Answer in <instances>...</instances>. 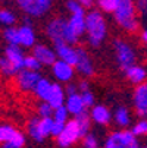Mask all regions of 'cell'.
Segmentation results:
<instances>
[{"label":"cell","instance_id":"1","mask_svg":"<svg viewBox=\"0 0 147 148\" xmlns=\"http://www.w3.org/2000/svg\"><path fill=\"white\" fill-rule=\"evenodd\" d=\"M115 22L128 34H137L140 29V15L135 0H118V6L112 13Z\"/></svg>","mask_w":147,"mask_h":148},{"label":"cell","instance_id":"2","mask_svg":"<svg viewBox=\"0 0 147 148\" xmlns=\"http://www.w3.org/2000/svg\"><path fill=\"white\" fill-rule=\"evenodd\" d=\"M108 37V24L100 10L86 13V38L91 47H99Z\"/></svg>","mask_w":147,"mask_h":148},{"label":"cell","instance_id":"3","mask_svg":"<svg viewBox=\"0 0 147 148\" xmlns=\"http://www.w3.org/2000/svg\"><path fill=\"white\" fill-rule=\"evenodd\" d=\"M113 51H115V59L118 62V66L122 71H127L130 66L137 63V51L131 43L127 40L116 38L113 41Z\"/></svg>","mask_w":147,"mask_h":148},{"label":"cell","instance_id":"4","mask_svg":"<svg viewBox=\"0 0 147 148\" xmlns=\"http://www.w3.org/2000/svg\"><path fill=\"white\" fill-rule=\"evenodd\" d=\"M103 148H138L137 135L127 128L112 132L103 144Z\"/></svg>","mask_w":147,"mask_h":148},{"label":"cell","instance_id":"5","mask_svg":"<svg viewBox=\"0 0 147 148\" xmlns=\"http://www.w3.org/2000/svg\"><path fill=\"white\" fill-rule=\"evenodd\" d=\"M53 117H34L28 122V135L37 141L43 142L47 136L52 135V126H53Z\"/></svg>","mask_w":147,"mask_h":148},{"label":"cell","instance_id":"6","mask_svg":"<svg viewBox=\"0 0 147 148\" xmlns=\"http://www.w3.org/2000/svg\"><path fill=\"white\" fill-rule=\"evenodd\" d=\"M81 138H84V134L79 128L78 120L74 117V119L66 122L63 131H62V134L56 138V141H57V145L60 148H69Z\"/></svg>","mask_w":147,"mask_h":148},{"label":"cell","instance_id":"7","mask_svg":"<svg viewBox=\"0 0 147 148\" xmlns=\"http://www.w3.org/2000/svg\"><path fill=\"white\" fill-rule=\"evenodd\" d=\"M84 34H86V15H71L66 22L65 41L75 46Z\"/></svg>","mask_w":147,"mask_h":148},{"label":"cell","instance_id":"8","mask_svg":"<svg viewBox=\"0 0 147 148\" xmlns=\"http://www.w3.org/2000/svg\"><path fill=\"white\" fill-rule=\"evenodd\" d=\"M19 9L31 18L44 16L53 5V0H16Z\"/></svg>","mask_w":147,"mask_h":148},{"label":"cell","instance_id":"9","mask_svg":"<svg viewBox=\"0 0 147 148\" xmlns=\"http://www.w3.org/2000/svg\"><path fill=\"white\" fill-rule=\"evenodd\" d=\"M66 22L68 19L65 18H53L49 21V24L46 27V34L50 38L53 44H59L65 41V32H66Z\"/></svg>","mask_w":147,"mask_h":148},{"label":"cell","instance_id":"10","mask_svg":"<svg viewBox=\"0 0 147 148\" xmlns=\"http://www.w3.org/2000/svg\"><path fill=\"white\" fill-rule=\"evenodd\" d=\"M41 79V75L38 71H31V69H24L16 73V85L22 91H34L38 81Z\"/></svg>","mask_w":147,"mask_h":148},{"label":"cell","instance_id":"11","mask_svg":"<svg viewBox=\"0 0 147 148\" xmlns=\"http://www.w3.org/2000/svg\"><path fill=\"white\" fill-rule=\"evenodd\" d=\"M133 107L140 117H147V81L135 85L133 92Z\"/></svg>","mask_w":147,"mask_h":148},{"label":"cell","instance_id":"12","mask_svg":"<svg viewBox=\"0 0 147 148\" xmlns=\"http://www.w3.org/2000/svg\"><path fill=\"white\" fill-rule=\"evenodd\" d=\"M52 73H53V76H55V79L57 82L68 84V82H71L74 79L75 66L74 65H69V63L65 62V60L57 59L52 65Z\"/></svg>","mask_w":147,"mask_h":148},{"label":"cell","instance_id":"13","mask_svg":"<svg viewBox=\"0 0 147 148\" xmlns=\"http://www.w3.org/2000/svg\"><path fill=\"white\" fill-rule=\"evenodd\" d=\"M77 50H78V59L75 63V71H78V73H81L82 76H93L94 75V63H93L90 54L82 47H77Z\"/></svg>","mask_w":147,"mask_h":148},{"label":"cell","instance_id":"14","mask_svg":"<svg viewBox=\"0 0 147 148\" xmlns=\"http://www.w3.org/2000/svg\"><path fill=\"white\" fill-rule=\"evenodd\" d=\"M55 50H56L57 59L65 60L69 65L75 66L77 59H78V50H77V47H74V44H69L66 41H63V43L55 44Z\"/></svg>","mask_w":147,"mask_h":148},{"label":"cell","instance_id":"15","mask_svg":"<svg viewBox=\"0 0 147 148\" xmlns=\"http://www.w3.org/2000/svg\"><path fill=\"white\" fill-rule=\"evenodd\" d=\"M32 54L41 62V65H53V63L57 60V54L56 50L50 49L49 46L44 44H37L32 49Z\"/></svg>","mask_w":147,"mask_h":148},{"label":"cell","instance_id":"16","mask_svg":"<svg viewBox=\"0 0 147 148\" xmlns=\"http://www.w3.org/2000/svg\"><path fill=\"white\" fill-rule=\"evenodd\" d=\"M91 120L97 125H103V126H106L110 123L112 120V113L110 110L106 107V106H103V104H94L93 107H91Z\"/></svg>","mask_w":147,"mask_h":148},{"label":"cell","instance_id":"17","mask_svg":"<svg viewBox=\"0 0 147 148\" xmlns=\"http://www.w3.org/2000/svg\"><path fill=\"white\" fill-rule=\"evenodd\" d=\"M66 109L69 110L71 114L74 116H78L81 113L86 112L87 106L84 103L82 97H81V92H75V94H71V95H66Z\"/></svg>","mask_w":147,"mask_h":148},{"label":"cell","instance_id":"18","mask_svg":"<svg viewBox=\"0 0 147 148\" xmlns=\"http://www.w3.org/2000/svg\"><path fill=\"white\" fill-rule=\"evenodd\" d=\"M125 76H127V79L134 84V85H140V84L146 82L147 81V69L141 65H133L130 66L127 71H125Z\"/></svg>","mask_w":147,"mask_h":148},{"label":"cell","instance_id":"19","mask_svg":"<svg viewBox=\"0 0 147 148\" xmlns=\"http://www.w3.org/2000/svg\"><path fill=\"white\" fill-rule=\"evenodd\" d=\"M5 56L10 60V63L18 69L21 71L24 68V60H25V56L22 53V50L19 49L18 44H9L5 50Z\"/></svg>","mask_w":147,"mask_h":148},{"label":"cell","instance_id":"20","mask_svg":"<svg viewBox=\"0 0 147 148\" xmlns=\"http://www.w3.org/2000/svg\"><path fill=\"white\" fill-rule=\"evenodd\" d=\"M19 32V44L24 47H34L35 46V32L34 28L27 22L22 27L18 28Z\"/></svg>","mask_w":147,"mask_h":148},{"label":"cell","instance_id":"21","mask_svg":"<svg viewBox=\"0 0 147 148\" xmlns=\"http://www.w3.org/2000/svg\"><path fill=\"white\" fill-rule=\"evenodd\" d=\"M65 100H66V92H65V90L62 88L57 82H55L53 87H52V92H50L47 101L56 109V107H59V106L65 104Z\"/></svg>","mask_w":147,"mask_h":148},{"label":"cell","instance_id":"22","mask_svg":"<svg viewBox=\"0 0 147 148\" xmlns=\"http://www.w3.org/2000/svg\"><path fill=\"white\" fill-rule=\"evenodd\" d=\"M52 87H53V82H50L47 78H43L41 76V79L38 81L37 87L34 90V94L41 100V101H47L49 100V95L52 92Z\"/></svg>","mask_w":147,"mask_h":148},{"label":"cell","instance_id":"23","mask_svg":"<svg viewBox=\"0 0 147 148\" xmlns=\"http://www.w3.org/2000/svg\"><path fill=\"white\" fill-rule=\"evenodd\" d=\"M113 119H115V123L119 126V128H128L131 125V113L127 107H118L113 113Z\"/></svg>","mask_w":147,"mask_h":148},{"label":"cell","instance_id":"24","mask_svg":"<svg viewBox=\"0 0 147 148\" xmlns=\"http://www.w3.org/2000/svg\"><path fill=\"white\" fill-rule=\"evenodd\" d=\"M24 145H25V135L18 131L8 142L3 144V148H22Z\"/></svg>","mask_w":147,"mask_h":148},{"label":"cell","instance_id":"25","mask_svg":"<svg viewBox=\"0 0 147 148\" xmlns=\"http://www.w3.org/2000/svg\"><path fill=\"white\" fill-rule=\"evenodd\" d=\"M69 110L66 109V106L65 104H62V106H59V107H56L55 110H53V120H56V122H60V123H66L68 120H69Z\"/></svg>","mask_w":147,"mask_h":148},{"label":"cell","instance_id":"26","mask_svg":"<svg viewBox=\"0 0 147 148\" xmlns=\"http://www.w3.org/2000/svg\"><path fill=\"white\" fill-rule=\"evenodd\" d=\"M0 71H2L3 75L6 76H12V75H16L19 71L10 63V60L5 56V57H0Z\"/></svg>","mask_w":147,"mask_h":148},{"label":"cell","instance_id":"27","mask_svg":"<svg viewBox=\"0 0 147 148\" xmlns=\"http://www.w3.org/2000/svg\"><path fill=\"white\" fill-rule=\"evenodd\" d=\"M77 120H78V123H79V128H81V131H82V134H84V136H86L88 132H90V122H91V116H88L86 112L84 113H81V114H78V116H74Z\"/></svg>","mask_w":147,"mask_h":148},{"label":"cell","instance_id":"28","mask_svg":"<svg viewBox=\"0 0 147 148\" xmlns=\"http://www.w3.org/2000/svg\"><path fill=\"white\" fill-rule=\"evenodd\" d=\"M16 132L18 131L13 128V126H10V125H2V126H0V144L8 142Z\"/></svg>","mask_w":147,"mask_h":148},{"label":"cell","instance_id":"29","mask_svg":"<svg viewBox=\"0 0 147 148\" xmlns=\"http://www.w3.org/2000/svg\"><path fill=\"white\" fill-rule=\"evenodd\" d=\"M3 37L5 40L8 41L9 44H19V32H18V28H13V27H8L3 32Z\"/></svg>","mask_w":147,"mask_h":148},{"label":"cell","instance_id":"30","mask_svg":"<svg viewBox=\"0 0 147 148\" xmlns=\"http://www.w3.org/2000/svg\"><path fill=\"white\" fill-rule=\"evenodd\" d=\"M131 131L137 135V136H146L147 135V117H141L140 120H137L134 125Z\"/></svg>","mask_w":147,"mask_h":148},{"label":"cell","instance_id":"31","mask_svg":"<svg viewBox=\"0 0 147 148\" xmlns=\"http://www.w3.org/2000/svg\"><path fill=\"white\" fill-rule=\"evenodd\" d=\"M66 9L71 15H86V8H84L78 0H68Z\"/></svg>","mask_w":147,"mask_h":148},{"label":"cell","instance_id":"32","mask_svg":"<svg viewBox=\"0 0 147 148\" xmlns=\"http://www.w3.org/2000/svg\"><path fill=\"white\" fill-rule=\"evenodd\" d=\"M97 6L100 8L101 12L113 13L118 6V0H97Z\"/></svg>","mask_w":147,"mask_h":148},{"label":"cell","instance_id":"33","mask_svg":"<svg viewBox=\"0 0 147 148\" xmlns=\"http://www.w3.org/2000/svg\"><path fill=\"white\" fill-rule=\"evenodd\" d=\"M15 22H16L15 13H12V12L8 10V9L0 10V24H3V25H6V27H12Z\"/></svg>","mask_w":147,"mask_h":148},{"label":"cell","instance_id":"34","mask_svg":"<svg viewBox=\"0 0 147 148\" xmlns=\"http://www.w3.org/2000/svg\"><path fill=\"white\" fill-rule=\"evenodd\" d=\"M24 68L31 69V71H40V68H41V62H40L34 54L27 56L25 60H24Z\"/></svg>","mask_w":147,"mask_h":148},{"label":"cell","instance_id":"35","mask_svg":"<svg viewBox=\"0 0 147 148\" xmlns=\"http://www.w3.org/2000/svg\"><path fill=\"white\" fill-rule=\"evenodd\" d=\"M53 110H55V107L49 101H41V104L38 106L40 117H50V116H53Z\"/></svg>","mask_w":147,"mask_h":148},{"label":"cell","instance_id":"36","mask_svg":"<svg viewBox=\"0 0 147 148\" xmlns=\"http://www.w3.org/2000/svg\"><path fill=\"white\" fill-rule=\"evenodd\" d=\"M82 147L84 148H99V141L94 135H91L90 132L82 138Z\"/></svg>","mask_w":147,"mask_h":148},{"label":"cell","instance_id":"37","mask_svg":"<svg viewBox=\"0 0 147 148\" xmlns=\"http://www.w3.org/2000/svg\"><path fill=\"white\" fill-rule=\"evenodd\" d=\"M138 15L143 21H147V0H135Z\"/></svg>","mask_w":147,"mask_h":148},{"label":"cell","instance_id":"38","mask_svg":"<svg viewBox=\"0 0 147 148\" xmlns=\"http://www.w3.org/2000/svg\"><path fill=\"white\" fill-rule=\"evenodd\" d=\"M81 97H82L84 103H86L87 109H90V107H93V106H94V94H93L90 90H87V91H81Z\"/></svg>","mask_w":147,"mask_h":148},{"label":"cell","instance_id":"39","mask_svg":"<svg viewBox=\"0 0 147 148\" xmlns=\"http://www.w3.org/2000/svg\"><path fill=\"white\" fill-rule=\"evenodd\" d=\"M65 125L66 123H60V122H53V126H52V136H55V138H57L60 134H62V131H63V128H65Z\"/></svg>","mask_w":147,"mask_h":148},{"label":"cell","instance_id":"40","mask_svg":"<svg viewBox=\"0 0 147 148\" xmlns=\"http://www.w3.org/2000/svg\"><path fill=\"white\" fill-rule=\"evenodd\" d=\"M78 91H79V90H78V85H74V84H71V82H68V84H66V88H65L66 95L75 94V92H78Z\"/></svg>","mask_w":147,"mask_h":148},{"label":"cell","instance_id":"41","mask_svg":"<svg viewBox=\"0 0 147 148\" xmlns=\"http://www.w3.org/2000/svg\"><path fill=\"white\" fill-rule=\"evenodd\" d=\"M78 90H79V91H87V90H90V84H88L87 81H81V82L78 84Z\"/></svg>","mask_w":147,"mask_h":148},{"label":"cell","instance_id":"42","mask_svg":"<svg viewBox=\"0 0 147 148\" xmlns=\"http://www.w3.org/2000/svg\"><path fill=\"white\" fill-rule=\"evenodd\" d=\"M78 2H79V3H81L84 8L87 9V8H91V6L94 5V2H96V0H78Z\"/></svg>","mask_w":147,"mask_h":148},{"label":"cell","instance_id":"43","mask_svg":"<svg viewBox=\"0 0 147 148\" xmlns=\"http://www.w3.org/2000/svg\"><path fill=\"white\" fill-rule=\"evenodd\" d=\"M141 41H143L144 44H147V27L141 31Z\"/></svg>","mask_w":147,"mask_h":148},{"label":"cell","instance_id":"44","mask_svg":"<svg viewBox=\"0 0 147 148\" xmlns=\"http://www.w3.org/2000/svg\"><path fill=\"white\" fill-rule=\"evenodd\" d=\"M138 148H147V147H138Z\"/></svg>","mask_w":147,"mask_h":148}]
</instances>
